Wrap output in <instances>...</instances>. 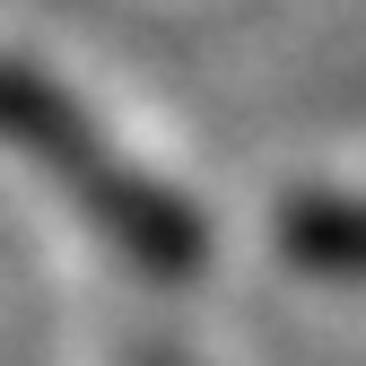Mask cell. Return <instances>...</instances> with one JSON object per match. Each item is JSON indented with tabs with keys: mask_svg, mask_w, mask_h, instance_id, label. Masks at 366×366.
I'll return each instance as SVG.
<instances>
[{
	"mask_svg": "<svg viewBox=\"0 0 366 366\" xmlns=\"http://www.w3.org/2000/svg\"><path fill=\"white\" fill-rule=\"evenodd\" d=\"M0 140L53 174L61 201L97 227V236L140 270L149 288H183V280L209 262L201 209L183 201L166 174L131 166L105 131H97V114H87L70 87H53L35 61H0Z\"/></svg>",
	"mask_w": 366,
	"mask_h": 366,
	"instance_id": "obj_1",
	"label": "cell"
},
{
	"mask_svg": "<svg viewBox=\"0 0 366 366\" xmlns=\"http://www.w3.org/2000/svg\"><path fill=\"white\" fill-rule=\"evenodd\" d=\"M280 253L314 280H357L366 288V201L349 192H297L280 209Z\"/></svg>",
	"mask_w": 366,
	"mask_h": 366,
	"instance_id": "obj_2",
	"label": "cell"
},
{
	"mask_svg": "<svg viewBox=\"0 0 366 366\" xmlns=\"http://www.w3.org/2000/svg\"><path fill=\"white\" fill-rule=\"evenodd\" d=\"M122 366H183V357H174V349H157V340H140V349H131Z\"/></svg>",
	"mask_w": 366,
	"mask_h": 366,
	"instance_id": "obj_3",
	"label": "cell"
}]
</instances>
